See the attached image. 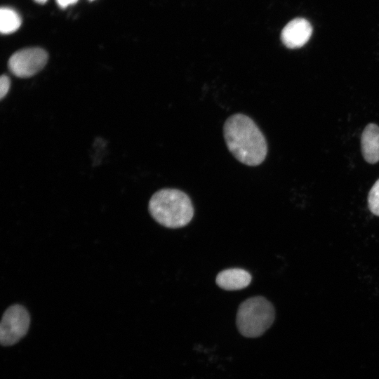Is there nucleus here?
<instances>
[{
  "label": "nucleus",
  "mask_w": 379,
  "mask_h": 379,
  "mask_svg": "<svg viewBox=\"0 0 379 379\" xmlns=\"http://www.w3.org/2000/svg\"><path fill=\"white\" fill-rule=\"evenodd\" d=\"M229 151L240 162L258 166L265 159L267 145L262 133L248 116L236 114L230 117L223 128Z\"/></svg>",
  "instance_id": "obj_1"
},
{
  "label": "nucleus",
  "mask_w": 379,
  "mask_h": 379,
  "mask_svg": "<svg viewBox=\"0 0 379 379\" xmlns=\"http://www.w3.org/2000/svg\"><path fill=\"white\" fill-rule=\"evenodd\" d=\"M152 217L160 225L178 228L187 225L194 215L189 196L176 189H162L155 192L149 201Z\"/></svg>",
  "instance_id": "obj_2"
},
{
  "label": "nucleus",
  "mask_w": 379,
  "mask_h": 379,
  "mask_svg": "<svg viewBox=\"0 0 379 379\" xmlns=\"http://www.w3.org/2000/svg\"><path fill=\"white\" fill-rule=\"evenodd\" d=\"M274 318L275 311L272 304L262 296H255L239 305L237 326L243 335L256 338L271 326Z\"/></svg>",
  "instance_id": "obj_3"
},
{
  "label": "nucleus",
  "mask_w": 379,
  "mask_h": 379,
  "mask_svg": "<svg viewBox=\"0 0 379 379\" xmlns=\"http://www.w3.org/2000/svg\"><path fill=\"white\" fill-rule=\"evenodd\" d=\"M30 318L27 310L20 305L10 306L4 313L0 325V341L3 345H12L27 333Z\"/></svg>",
  "instance_id": "obj_4"
},
{
  "label": "nucleus",
  "mask_w": 379,
  "mask_h": 379,
  "mask_svg": "<svg viewBox=\"0 0 379 379\" xmlns=\"http://www.w3.org/2000/svg\"><path fill=\"white\" fill-rule=\"evenodd\" d=\"M48 58V53L43 48H27L14 53L8 60V67L15 76L28 78L46 65Z\"/></svg>",
  "instance_id": "obj_5"
},
{
  "label": "nucleus",
  "mask_w": 379,
  "mask_h": 379,
  "mask_svg": "<svg viewBox=\"0 0 379 379\" xmlns=\"http://www.w3.org/2000/svg\"><path fill=\"white\" fill-rule=\"evenodd\" d=\"M312 27L305 18H297L291 20L281 32V40L288 48H298L303 46L310 39Z\"/></svg>",
  "instance_id": "obj_6"
},
{
  "label": "nucleus",
  "mask_w": 379,
  "mask_h": 379,
  "mask_svg": "<svg viewBox=\"0 0 379 379\" xmlns=\"http://www.w3.org/2000/svg\"><path fill=\"white\" fill-rule=\"evenodd\" d=\"M251 281V275L240 268H230L219 272L216 277L217 285L227 291L239 290L246 288Z\"/></svg>",
  "instance_id": "obj_7"
},
{
  "label": "nucleus",
  "mask_w": 379,
  "mask_h": 379,
  "mask_svg": "<svg viewBox=\"0 0 379 379\" xmlns=\"http://www.w3.org/2000/svg\"><path fill=\"white\" fill-rule=\"evenodd\" d=\"M362 155L370 164L379 161V127L376 124H369L363 131L361 138Z\"/></svg>",
  "instance_id": "obj_8"
},
{
  "label": "nucleus",
  "mask_w": 379,
  "mask_h": 379,
  "mask_svg": "<svg viewBox=\"0 0 379 379\" xmlns=\"http://www.w3.org/2000/svg\"><path fill=\"white\" fill-rule=\"evenodd\" d=\"M21 25L18 13L9 8H1L0 11V31L8 34L16 31Z\"/></svg>",
  "instance_id": "obj_9"
},
{
  "label": "nucleus",
  "mask_w": 379,
  "mask_h": 379,
  "mask_svg": "<svg viewBox=\"0 0 379 379\" xmlns=\"http://www.w3.org/2000/svg\"><path fill=\"white\" fill-rule=\"evenodd\" d=\"M368 206L373 214L379 216V179L374 183L369 191Z\"/></svg>",
  "instance_id": "obj_10"
},
{
  "label": "nucleus",
  "mask_w": 379,
  "mask_h": 379,
  "mask_svg": "<svg viewBox=\"0 0 379 379\" xmlns=\"http://www.w3.org/2000/svg\"><path fill=\"white\" fill-rule=\"evenodd\" d=\"M11 85L10 79L6 75H1L0 78V98L3 99L7 94Z\"/></svg>",
  "instance_id": "obj_11"
},
{
  "label": "nucleus",
  "mask_w": 379,
  "mask_h": 379,
  "mask_svg": "<svg viewBox=\"0 0 379 379\" xmlns=\"http://www.w3.org/2000/svg\"><path fill=\"white\" fill-rule=\"evenodd\" d=\"M58 5L60 8H66L69 5H72L78 1V0H55Z\"/></svg>",
  "instance_id": "obj_12"
},
{
  "label": "nucleus",
  "mask_w": 379,
  "mask_h": 379,
  "mask_svg": "<svg viewBox=\"0 0 379 379\" xmlns=\"http://www.w3.org/2000/svg\"><path fill=\"white\" fill-rule=\"evenodd\" d=\"M34 1L39 4H44L47 1V0H34Z\"/></svg>",
  "instance_id": "obj_13"
}]
</instances>
